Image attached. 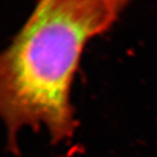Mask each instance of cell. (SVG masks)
I'll list each match as a JSON object with an SVG mask.
<instances>
[{
	"instance_id": "obj_2",
	"label": "cell",
	"mask_w": 157,
	"mask_h": 157,
	"mask_svg": "<svg viewBox=\"0 0 157 157\" xmlns=\"http://www.w3.org/2000/svg\"><path fill=\"white\" fill-rule=\"evenodd\" d=\"M111 1L113 2V3H115V4L118 5L121 8H122V7H123L128 1H130V0H111Z\"/></svg>"
},
{
	"instance_id": "obj_1",
	"label": "cell",
	"mask_w": 157,
	"mask_h": 157,
	"mask_svg": "<svg viewBox=\"0 0 157 157\" xmlns=\"http://www.w3.org/2000/svg\"><path fill=\"white\" fill-rule=\"evenodd\" d=\"M121 10L111 0H39L0 59V111L13 151L25 127L44 126L54 143L73 135L71 87L81 53Z\"/></svg>"
}]
</instances>
